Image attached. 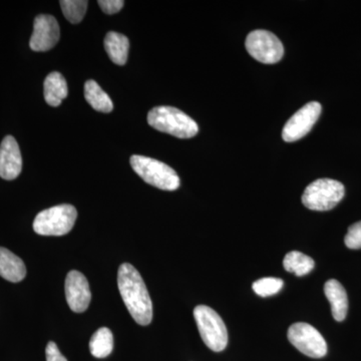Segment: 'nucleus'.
I'll return each mask as SVG.
<instances>
[{"label": "nucleus", "instance_id": "obj_1", "mask_svg": "<svg viewBox=\"0 0 361 361\" xmlns=\"http://www.w3.org/2000/svg\"><path fill=\"white\" fill-rule=\"evenodd\" d=\"M118 286L125 305L137 324L146 326L153 320V303L139 271L129 263L118 268Z\"/></svg>", "mask_w": 361, "mask_h": 361}, {"label": "nucleus", "instance_id": "obj_2", "mask_svg": "<svg viewBox=\"0 0 361 361\" xmlns=\"http://www.w3.org/2000/svg\"><path fill=\"white\" fill-rule=\"evenodd\" d=\"M152 128L179 139H190L198 134L199 127L191 116L173 106H157L148 114Z\"/></svg>", "mask_w": 361, "mask_h": 361}, {"label": "nucleus", "instance_id": "obj_3", "mask_svg": "<svg viewBox=\"0 0 361 361\" xmlns=\"http://www.w3.org/2000/svg\"><path fill=\"white\" fill-rule=\"evenodd\" d=\"M130 163L133 170L152 186L164 191H175L180 187V178L174 169L160 161L134 155L130 157Z\"/></svg>", "mask_w": 361, "mask_h": 361}, {"label": "nucleus", "instance_id": "obj_4", "mask_svg": "<svg viewBox=\"0 0 361 361\" xmlns=\"http://www.w3.org/2000/svg\"><path fill=\"white\" fill-rule=\"evenodd\" d=\"M78 218L77 209L68 204L51 207L37 214L33 230L42 236H63L71 231Z\"/></svg>", "mask_w": 361, "mask_h": 361}, {"label": "nucleus", "instance_id": "obj_5", "mask_svg": "<svg viewBox=\"0 0 361 361\" xmlns=\"http://www.w3.org/2000/svg\"><path fill=\"white\" fill-rule=\"evenodd\" d=\"M194 317L203 341L211 350L220 353L227 348L228 331L220 315L206 305L197 306Z\"/></svg>", "mask_w": 361, "mask_h": 361}, {"label": "nucleus", "instance_id": "obj_6", "mask_svg": "<svg viewBox=\"0 0 361 361\" xmlns=\"http://www.w3.org/2000/svg\"><path fill=\"white\" fill-rule=\"evenodd\" d=\"M345 189L338 180L319 179L311 183L302 195V203L313 211H329L343 199Z\"/></svg>", "mask_w": 361, "mask_h": 361}, {"label": "nucleus", "instance_id": "obj_7", "mask_svg": "<svg viewBox=\"0 0 361 361\" xmlns=\"http://www.w3.org/2000/svg\"><path fill=\"white\" fill-rule=\"evenodd\" d=\"M246 49L252 58L266 65H272L283 58L284 47L276 35L267 30H254L246 39Z\"/></svg>", "mask_w": 361, "mask_h": 361}, {"label": "nucleus", "instance_id": "obj_8", "mask_svg": "<svg viewBox=\"0 0 361 361\" xmlns=\"http://www.w3.org/2000/svg\"><path fill=\"white\" fill-rule=\"evenodd\" d=\"M287 337L292 345L303 355L312 358H322L326 355V341L322 334L308 323H294L289 327Z\"/></svg>", "mask_w": 361, "mask_h": 361}, {"label": "nucleus", "instance_id": "obj_9", "mask_svg": "<svg viewBox=\"0 0 361 361\" xmlns=\"http://www.w3.org/2000/svg\"><path fill=\"white\" fill-rule=\"evenodd\" d=\"M322 110V104L317 102H311L302 106L285 123L282 130L284 141L296 142L305 137L317 122Z\"/></svg>", "mask_w": 361, "mask_h": 361}, {"label": "nucleus", "instance_id": "obj_10", "mask_svg": "<svg viewBox=\"0 0 361 361\" xmlns=\"http://www.w3.org/2000/svg\"><path fill=\"white\" fill-rule=\"evenodd\" d=\"M61 37L58 20L52 16L40 14L33 23L30 47L35 51H47L56 47Z\"/></svg>", "mask_w": 361, "mask_h": 361}, {"label": "nucleus", "instance_id": "obj_11", "mask_svg": "<svg viewBox=\"0 0 361 361\" xmlns=\"http://www.w3.org/2000/svg\"><path fill=\"white\" fill-rule=\"evenodd\" d=\"M66 297L73 312H85L90 306L92 293L89 282L82 273L71 270L66 279Z\"/></svg>", "mask_w": 361, "mask_h": 361}, {"label": "nucleus", "instance_id": "obj_12", "mask_svg": "<svg viewBox=\"0 0 361 361\" xmlns=\"http://www.w3.org/2000/svg\"><path fill=\"white\" fill-rule=\"evenodd\" d=\"M23 170V158L18 142L13 135H7L0 145V177L11 180Z\"/></svg>", "mask_w": 361, "mask_h": 361}, {"label": "nucleus", "instance_id": "obj_13", "mask_svg": "<svg viewBox=\"0 0 361 361\" xmlns=\"http://www.w3.org/2000/svg\"><path fill=\"white\" fill-rule=\"evenodd\" d=\"M324 293L331 306V313L336 322H343L348 315V298L345 289L336 279L329 280L324 285Z\"/></svg>", "mask_w": 361, "mask_h": 361}, {"label": "nucleus", "instance_id": "obj_14", "mask_svg": "<svg viewBox=\"0 0 361 361\" xmlns=\"http://www.w3.org/2000/svg\"><path fill=\"white\" fill-rule=\"evenodd\" d=\"M25 275L23 261L8 249L0 247V276L16 283L25 279Z\"/></svg>", "mask_w": 361, "mask_h": 361}, {"label": "nucleus", "instance_id": "obj_15", "mask_svg": "<svg viewBox=\"0 0 361 361\" xmlns=\"http://www.w3.org/2000/svg\"><path fill=\"white\" fill-rule=\"evenodd\" d=\"M44 99L51 106H61V102L68 97V85L63 75L54 71L44 80Z\"/></svg>", "mask_w": 361, "mask_h": 361}, {"label": "nucleus", "instance_id": "obj_16", "mask_svg": "<svg viewBox=\"0 0 361 361\" xmlns=\"http://www.w3.org/2000/svg\"><path fill=\"white\" fill-rule=\"evenodd\" d=\"M104 49L111 61L116 65H126L129 56L130 42L127 37L121 33L111 32L104 39Z\"/></svg>", "mask_w": 361, "mask_h": 361}, {"label": "nucleus", "instance_id": "obj_17", "mask_svg": "<svg viewBox=\"0 0 361 361\" xmlns=\"http://www.w3.org/2000/svg\"><path fill=\"white\" fill-rule=\"evenodd\" d=\"M85 97L94 111L111 113L114 110L111 97L104 92L94 80H90L85 85Z\"/></svg>", "mask_w": 361, "mask_h": 361}, {"label": "nucleus", "instance_id": "obj_18", "mask_svg": "<svg viewBox=\"0 0 361 361\" xmlns=\"http://www.w3.org/2000/svg\"><path fill=\"white\" fill-rule=\"evenodd\" d=\"M283 266L285 270L293 273L296 276L302 277L310 273L314 268V260L310 256L298 251H292L284 257Z\"/></svg>", "mask_w": 361, "mask_h": 361}, {"label": "nucleus", "instance_id": "obj_19", "mask_svg": "<svg viewBox=\"0 0 361 361\" xmlns=\"http://www.w3.org/2000/svg\"><path fill=\"white\" fill-rule=\"evenodd\" d=\"M114 349V336L110 329L102 327L94 332L90 341V350L97 358L108 357Z\"/></svg>", "mask_w": 361, "mask_h": 361}, {"label": "nucleus", "instance_id": "obj_20", "mask_svg": "<svg viewBox=\"0 0 361 361\" xmlns=\"http://www.w3.org/2000/svg\"><path fill=\"white\" fill-rule=\"evenodd\" d=\"M59 4L66 20L77 25L84 20L89 2L85 0H61Z\"/></svg>", "mask_w": 361, "mask_h": 361}, {"label": "nucleus", "instance_id": "obj_21", "mask_svg": "<svg viewBox=\"0 0 361 361\" xmlns=\"http://www.w3.org/2000/svg\"><path fill=\"white\" fill-rule=\"evenodd\" d=\"M282 287H283V281L279 278L266 277L254 282L252 288L257 295L268 297L277 294L281 290Z\"/></svg>", "mask_w": 361, "mask_h": 361}, {"label": "nucleus", "instance_id": "obj_22", "mask_svg": "<svg viewBox=\"0 0 361 361\" xmlns=\"http://www.w3.org/2000/svg\"><path fill=\"white\" fill-rule=\"evenodd\" d=\"M344 243L349 249H355V250L361 249V221L348 228Z\"/></svg>", "mask_w": 361, "mask_h": 361}, {"label": "nucleus", "instance_id": "obj_23", "mask_svg": "<svg viewBox=\"0 0 361 361\" xmlns=\"http://www.w3.org/2000/svg\"><path fill=\"white\" fill-rule=\"evenodd\" d=\"M97 4L104 13L115 14L123 8L125 2L123 0H99Z\"/></svg>", "mask_w": 361, "mask_h": 361}, {"label": "nucleus", "instance_id": "obj_24", "mask_svg": "<svg viewBox=\"0 0 361 361\" xmlns=\"http://www.w3.org/2000/svg\"><path fill=\"white\" fill-rule=\"evenodd\" d=\"M45 355H47V361H68L65 356L61 355L58 345L52 341L47 344Z\"/></svg>", "mask_w": 361, "mask_h": 361}]
</instances>
